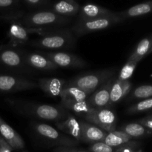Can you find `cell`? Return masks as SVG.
<instances>
[{"label":"cell","instance_id":"obj_1","mask_svg":"<svg viewBox=\"0 0 152 152\" xmlns=\"http://www.w3.org/2000/svg\"><path fill=\"white\" fill-rule=\"evenodd\" d=\"M7 102L13 110L23 115L55 123L63 120L70 114L60 105L39 104L16 99H7Z\"/></svg>","mask_w":152,"mask_h":152},{"label":"cell","instance_id":"obj_2","mask_svg":"<svg viewBox=\"0 0 152 152\" xmlns=\"http://www.w3.org/2000/svg\"><path fill=\"white\" fill-rule=\"evenodd\" d=\"M75 44V35L69 30L49 31L44 30L39 34L38 38L31 42V45L35 48L50 50L71 48Z\"/></svg>","mask_w":152,"mask_h":152},{"label":"cell","instance_id":"obj_3","mask_svg":"<svg viewBox=\"0 0 152 152\" xmlns=\"http://www.w3.org/2000/svg\"><path fill=\"white\" fill-rule=\"evenodd\" d=\"M117 73L115 68H106L80 74L67 82V85L74 86L91 94L94 91L111 79Z\"/></svg>","mask_w":152,"mask_h":152},{"label":"cell","instance_id":"obj_4","mask_svg":"<svg viewBox=\"0 0 152 152\" xmlns=\"http://www.w3.org/2000/svg\"><path fill=\"white\" fill-rule=\"evenodd\" d=\"M34 132L38 135L39 137L47 142L57 146L75 147L79 142L72 137L65 136L59 130L52 127L48 124L44 123L33 122L31 123Z\"/></svg>","mask_w":152,"mask_h":152},{"label":"cell","instance_id":"obj_5","mask_svg":"<svg viewBox=\"0 0 152 152\" xmlns=\"http://www.w3.org/2000/svg\"><path fill=\"white\" fill-rule=\"evenodd\" d=\"M83 120L100 128L107 133L116 130L117 125V115L110 108L102 109L94 108L88 114L85 116Z\"/></svg>","mask_w":152,"mask_h":152},{"label":"cell","instance_id":"obj_6","mask_svg":"<svg viewBox=\"0 0 152 152\" xmlns=\"http://www.w3.org/2000/svg\"><path fill=\"white\" fill-rule=\"evenodd\" d=\"M38 88L37 83L23 77L0 74V92L12 93Z\"/></svg>","mask_w":152,"mask_h":152},{"label":"cell","instance_id":"obj_7","mask_svg":"<svg viewBox=\"0 0 152 152\" xmlns=\"http://www.w3.org/2000/svg\"><path fill=\"white\" fill-rule=\"evenodd\" d=\"M59 68H83L87 66V62L80 56L63 51H50L42 53Z\"/></svg>","mask_w":152,"mask_h":152},{"label":"cell","instance_id":"obj_8","mask_svg":"<svg viewBox=\"0 0 152 152\" xmlns=\"http://www.w3.org/2000/svg\"><path fill=\"white\" fill-rule=\"evenodd\" d=\"M118 19L104 17L94 19L83 20L73 28V33L75 36H84L90 33L105 30L112 26L113 24L117 23Z\"/></svg>","mask_w":152,"mask_h":152},{"label":"cell","instance_id":"obj_9","mask_svg":"<svg viewBox=\"0 0 152 152\" xmlns=\"http://www.w3.org/2000/svg\"><path fill=\"white\" fill-rule=\"evenodd\" d=\"M0 64L5 68L13 70H22L26 68L25 53L13 47H4L0 50Z\"/></svg>","mask_w":152,"mask_h":152},{"label":"cell","instance_id":"obj_10","mask_svg":"<svg viewBox=\"0 0 152 152\" xmlns=\"http://www.w3.org/2000/svg\"><path fill=\"white\" fill-rule=\"evenodd\" d=\"M114 80V77L107 81L88 97L86 100L92 108L95 109L110 108V92Z\"/></svg>","mask_w":152,"mask_h":152},{"label":"cell","instance_id":"obj_11","mask_svg":"<svg viewBox=\"0 0 152 152\" xmlns=\"http://www.w3.org/2000/svg\"><path fill=\"white\" fill-rule=\"evenodd\" d=\"M44 30L31 29L17 23H13L9 28L7 37L10 41V45L13 48L22 46L26 44L31 34H40Z\"/></svg>","mask_w":152,"mask_h":152},{"label":"cell","instance_id":"obj_12","mask_svg":"<svg viewBox=\"0 0 152 152\" xmlns=\"http://www.w3.org/2000/svg\"><path fill=\"white\" fill-rule=\"evenodd\" d=\"M62 20L53 12L44 11L34 13L27 20L26 27L31 29L43 30L42 27L59 25Z\"/></svg>","mask_w":152,"mask_h":152},{"label":"cell","instance_id":"obj_13","mask_svg":"<svg viewBox=\"0 0 152 152\" xmlns=\"http://www.w3.org/2000/svg\"><path fill=\"white\" fill-rule=\"evenodd\" d=\"M56 127L62 132L70 135L77 142H81V123L71 112L63 120L56 122Z\"/></svg>","mask_w":152,"mask_h":152},{"label":"cell","instance_id":"obj_14","mask_svg":"<svg viewBox=\"0 0 152 152\" xmlns=\"http://www.w3.org/2000/svg\"><path fill=\"white\" fill-rule=\"evenodd\" d=\"M25 62L28 68L40 71H53L58 68L50 59L40 53H25Z\"/></svg>","mask_w":152,"mask_h":152},{"label":"cell","instance_id":"obj_15","mask_svg":"<svg viewBox=\"0 0 152 152\" xmlns=\"http://www.w3.org/2000/svg\"><path fill=\"white\" fill-rule=\"evenodd\" d=\"M80 123L82 130L81 142L91 144L102 142L107 135V132L91 123L85 120H80Z\"/></svg>","mask_w":152,"mask_h":152},{"label":"cell","instance_id":"obj_16","mask_svg":"<svg viewBox=\"0 0 152 152\" xmlns=\"http://www.w3.org/2000/svg\"><path fill=\"white\" fill-rule=\"evenodd\" d=\"M38 88L44 93L52 97L60 96L61 93L67 86V81L59 78H42L37 82Z\"/></svg>","mask_w":152,"mask_h":152},{"label":"cell","instance_id":"obj_17","mask_svg":"<svg viewBox=\"0 0 152 152\" xmlns=\"http://www.w3.org/2000/svg\"><path fill=\"white\" fill-rule=\"evenodd\" d=\"M0 135L13 149H22L25 148V142L22 137L6 122H4L1 117Z\"/></svg>","mask_w":152,"mask_h":152},{"label":"cell","instance_id":"obj_18","mask_svg":"<svg viewBox=\"0 0 152 152\" xmlns=\"http://www.w3.org/2000/svg\"><path fill=\"white\" fill-rule=\"evenodd\" d=\"M132 85L129 80L122 81L119 79H115L110 92V107L126 97L132 90Z\"/></svg>","mask_w":152,"mask_h":152},{"label":"cell","instance_id":"obj_19","mask_svg":"<svg viewBox=\"0 0 152 152\" xmlns=\"http://www.w3.org/2000/svg\"><path fill=\"white\" fill-rule=\"evenodd\" d=\"M60 105L68 111L73 112L80 118H84L85 116L88 114L94 109L88 104L87 100L85 101H61Z\"/></svg>","mask_w":152,"mask_h":152},{"label":"cell","instance_id":"obj_20","mask_svg":"<svg viewBox=\"0 0 152 152\" xmlns=\"http://www.w3.org/2000/svg\"><path fill=\"white\" fill-rule=\"evenodd\" d=\"M120 131L126 133L132 139L133 138H144L152 135V132L147 129L137 122L123 125L120 128Z\"/></svg>","mask_w":152,"mask_h":152},{"label":"cell","instance_id":"obj_21","mask_svg":"<svg viewBox=\"0 0 152 152\" xmlns=\"http://www.w3.org/2000/svg\"><path fill=\"white\" fill-rule=\"evenodd\" d=\"M152 46V35L142 39L137 44V47L129 56L128 60L135 61L139 62L145 56L148 55Z\"/></svg>","mask_w":152,"mask_h":152},{"label":"cell","instance_id":"obj_22","mask_svg":"<svg viewBox=\"0 0 152 152\" xmlns=\"http://www.w3.org/2000/svg\"><path fill=\"white\" fill-rule=\"evenodd\" d=\"M90 96L88 93L74 86L67 85L61 93L60 97L61 101H85Z\"/></svg>","mask_w":152,"mask_h":152},{"label":"cell","instance_id":"obj_23","mask_svg":"<svg viewBox=\"0 0 152 152\" xmlns=\"http://www.w3.org/2000/svg\"><path fill=\"white\" fill-rule=\"evenodd\" d=\"M131 140H132V138L126 133L120 130H114L107 133V135L102 142L113 148H117Z\"/></svg>","mask_w":152,"mask_h":152},{"label":"cell","instance_id":"obj_24","mask_svg":"<svg viewBox=\"0 0 152 152\" xmlns=\"http://www.w3.org/2000/svg\"><path fill=\"white\" fill-rule=\"evenodd\" d=\"M151 111H152V97L140 100L133 104L126 109V112L128 114H136Z\"/></svg>","mask_w":152,"mask_h":152},{"label":"cell","instance_id":"obj_25","mask_svg":"<svg viewBox=\"0 0 152 152\" xmlns=\"http://www.w3.org/2000/svg\"><path fill=\"white\" fill-rule=\"evenodd\" d=\"M152 97V85H143L137 87L129 96L128 101L142 100Z\"/></svg>","mask_w":152,"mask_h":152},{"label":"cell","instance_id":"obj_26","mask_svg":"<svg viewBox=\"0 0 152 152\" xmlns=\"http://www.w3.org/2000/svg\"><path fill=\"white\" fill-rule=\"evenodd\" d=\"M83 13L86 19H94L107 17L106 12L101 11V9L94 4H86L83 8Z\"/></svg>","mask_w":152,"mask_h":152},{"label":"cell","instance_id":"obj_27","mask_svg":"<svg viewBox=\"0 0 152 152\" xmlns=\"http://www.w3.org/2000/svg\"><path fill=\"white\" fill-rule=\"evenodd\" d=\"M152 11V4L150 3H142L131 7L126 11V16L128 17H135V16H142Z\"/></svg>","mask_w":152,"mask_h":152},{"label":"cell","instance_id":"obj_28","mask_svg":"<svg viewBox=\"0 0 152 152\" xmlns=\"http://www.w3.org/2000/svg\"><path fill=\"white\" fill-rule=\"evenodd\" d=\"M137 64L138 62H135V61L128 60L124 66L120 70L117 79L122 80V81H128L133 75Z\"/></svg>","mask_w":152,"mask_h":152},{"label":"cell","instance_id":"obj_29","mask_svg":"<svg viewBox=\"0 0 152 152\" xmlns=\"http://www.w3.org/2000/svg\"><path fill=\"white\" fill-rule=\"evenodd\" d=\"M54 9L59 14L71 15L76 11L77 7L68 1H60L55 5Z\"/></svg>","mask_w":152,"mask_h":152},{"label":"cell","instance_id":"obj_30","mask_svg":"<svg viewBox=\"0 0 152 152\" xmlns=\"http://www.w3.org/2000/svg\"><path fill=\"white\" fill-rule=\"evenodd\" d=\"M141 143L137 141L131 140L127 143L116 148L114 152H143L142 149L139 148Z\"/></svg>","mask_w":152,"mask_h":152},{"label":"cell","instance_id":"obj_31","mask_svg":"<svg viewBox=\"0 0 152 152\" xmlns=\"http://www.w3.org/2000/svg\"><path fill=\"white\" fill-rule=\"evenodd\" d=\"M116 148L109 146L103 142H97L91 144L89 147V151L91 152H114Z\"/></svg>","mask_w":152,"mask_h":152},{"label":"cell","instance_id":"obj_32","mask_svg":"<svg viewBox=\"0 0 152 152\" xmlns=\"http://www.w3.org/2000/svg\"><path fill=\"white\" fill-rule=\"evenodd\" d=\"M137 123H139L140 124H141L144 127L146 128L147 129L152 132V114H150L149 115L139 120Z\"/></svg>","mask_w":152,"mask_h":152},{"label":"cell","instance_id":"obj_33","mask_svg":"<svg viewBox=\"0 0 152 152\" xmlns=\"http://www.w3.org/2000/svg\"><path fill=\"white\" fill-rule=\"evenodd\" d=\"M53 152H88L83 150L77 149L74 147H65V146H56L53 149Z\"/></svg>","mask_w":152,"mask_h":152},{"label":"cell","instance_id":"obj_34","mask_svg":"<svg viewBox=\"0 0 152 152\" xmlns=\"http://www.w3.org/2000/svg\"><path fill=\"white\" fill-rule=\"evenodd\" d=\"M13 148L0 135V152H12Z\"/></svg>","mask_w":152,"mask_h":152},{"label":"cell","instance_id":"obj_35","mask_svg":"<svg viewBox=\"0 0 152 152\" xmlns=\"http://www.w3.org/2000/svg\"><path fill=\"white\" fill-rule=\"evenodd\" d=\"M13 0H0V7H7L10 6Z\"/></svg>","mask_w":152,"mask_h":152},{"label":"cell","instance_id":"obj_36","mask_svg":"<svg viewBox=\"0 0 152 152\" xmlns=\"http://www.w3.org/2000/svg\"><path fill=\"white\" fill-rule=\"evenodd\" d=\"M28 1H30L31 3H33V4H36V3L39 1V0H28Z\"/></svg>","mask_w":152,"mask_h":152},{"label":"cell","instance_id":"obj_37","mask_svg":"<svg viewBox=\"0 0 152 152\" xmlns=\"http://www.w3.org/2000/svg\"><path fill=\"white\" fill-rule=\"evenodd\" d=\"M152 53V46H151V49H150V50H149V53H148V54H150V53Z\"/></svg>","mask_w":152,"mask_h":152},{"label":"cell","instance_id":"obj_38","mask_svg":"<svg viewBox=\"0 0 152 152\" xmlns=\"http://www.w3.org/2000/svg\"><path fill=\"white\" fill-rule=\"evenodd\" d=\"M150 114H152V111H151V113H150Z\"/></svg>","mask_w":152,"mask_h":152},{"label":"cell","instance_id":"obj_39","mask_svg":"<svg viewBox=\"0 0 152 152\" xmlns=\"http://www.w3.org/2000/svg\"><path fill=\"white\" fill-rule=\"evenodd\" d=\"M22 152H27V151H22Z\"/></svg>","mask_w":152,"mask_h":152}]
</instances>
